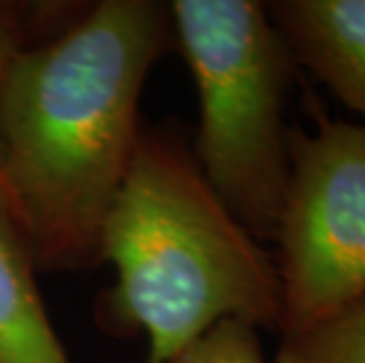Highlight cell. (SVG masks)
<instances>
[{"label":"cell","instance_id":"7a4b0ae2","mask_svg":"<svg viewBox=\"0 0 365 363\" xmlns=\"http://www.w3.org/2000/svg\"><path fill=\"white\" fill-rule=\"evenodd\" d=\"M115 281L97 302L108 335L146 339L163 363L220 321L278 333L276 260L215 194L173 126L142 128L99 236Z\"/></svg>","mask_w":365,"mask_h":363},{"label":"cell","instance_id":"3957f363","mask_svg":"<svg viewBox=\"0 0 365 363\" xmlns=\"http://www.w3.org/2000/svg\"><path fill=\"white\" fill-rule=\"evenodd\" d=\"M175 45L198 92L191 151L215 194L257 238L274 241L290 177L287 92L294 66L267 3L173 0Z\"/></svg>","mask_w":365,"mask_h":363},{"label":"cell","instance_id":"277c9868","mask_svg":"<svg viewBox=\"0 0 365 363\" xmlns=\"http://www.w3.org/2000/svg\"><path fill=\"white\" fill-rule=\"evenodd\" d=\"M274 255L281 337L302 335L365 300V126L316 111L290 130V177Z\"/></svg>","mask_w":365,"mask_h":363},{"label":"cell","instance_id":"52a82bcc","mask_svg":"<svg viewBox=\"0 0 365 363\" xmlns=\"http://www.w3.org/2000/svg\"><path fill=\"white\" fill-rule=\"evenodd\" d=\"M274 363H365V300L307 333L281 337Z\"/></svg>","mask_w":365,"mask_h":363},{"label":"cell","instance_id":"8992f818","mask_svg":"<svg viewBox=\"0 0 365 363\" xmlns=\"http://www.w3.org/2000/svg\"><path fill=\"white\" fill-rule=\"evenodd\" d=\"M0 363H73L38 288V267L0 198Z\"/></svg>","mask_w":365,"mask_h":363},{"label":"cell","instance_id":"9c48e42d","mask_svg":"<svg viewBox=\"0 0 365 363\" xmlns=\"http://www.w3.org/2000/svg\"><path fill=\"white\" fill-rule=\"evenodd\" d=\"M50 7L52 5H48V10ZM48 10H41L34 3L0 0V88L12 59L31 45V29L36 26V17Z\"/></svg>","mask_w":365,"mask_h":363},{"label":"cell","instance_id":"6da1fadb","mask_svg":"<svg viewBox=\"0 0 365 363\" xmlns=\"http://www.w3.org/2000/svg\"><path fill=\"white\" fill-rule=\"evenodd\" d=\"M170 45L168 3L102 0L12 59L0 88V198L38 272L102 265L144 83Z\"/></svg>","mask_w":365,"mask_h":363},{"label":"cell","instance_id":"5b68a950","mask_svg":"<svg viewBox=\"0 0 365 363\" xmlns=\"http://www.w3.org/2000/svg\"><path fill=\"white\" fill-rule=\"evenodd\" d=\"M267 12L294 66L365 121V0H274Z\"/></svg>","mask_w":365,"mask_h":363},{"label":"cell","instance_id":"ba28073f","mask_svg":"<svg viewBox=\"0 0 365 363\" xmlns=\"http://www.w3.org/2000/svg\"><path fill=\"white\" fill-rule=\"evenodd\" d=\"M146 363V361H113ZM163 363H267L257 328L245 321L227 319L215 323L203 335Z\"/></svg>","mask_w":365,"mask_h":363}]
</instances>
